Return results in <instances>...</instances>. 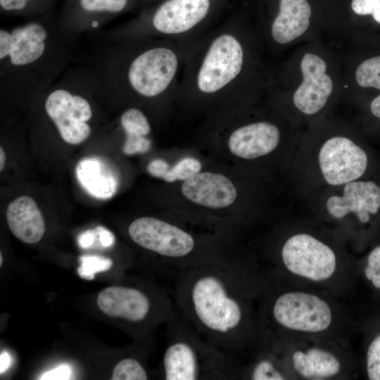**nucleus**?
Wrapping results in <instances>:
<instances>
[{"instance_id": "nucleus-31", "label": "nucleus", "mask_w": 380, "mask_h": 380, "mask_svg": "<svg viewBox=\"0 0 380 380\" xmlns=\"http://www.w3.org/2000/svg\"><path fill=\"white\" fill-rule=\"evenodd\" d=\"M40 0H0L1 11L9 14H23L33 9Z\"/></svg>"}, {"instance_id": "nucleus-11", "label": "nucleus", "mask_w": 380, "mask_h": 380, "mask_svg": "<svg viewBox=\"0 0 380 380\" xmlns=\"http://www.w3.org/2000/svg\"><path fill=\"white\" fill-rule=\"evenodd\" d=\"M341 1L327 7L324 38L335 48L380 41V0Z\"/></svg>"}, {"instance_id": "nucleus-23", "label": "nucleus", "mask_w": 380, "mask_h": 380, "mask_svg": "<svg viewBox=\"0 0 380 380\" xmlns=\"http://www.w3.org/2000/svg\"><path fill=\"white\" fill-rule=\"evenodd\" d=\"M292 360L296 371L309 379L331 377L341 369L340 362L334 354L318 348L297 350L293 354Z\"/></svg>"}, {"instance_id": "nucleus-27", "label": "nucleus", "mask_w": 380, "mask_h": 380, "mask_svg": "<svg viewBox=\"0 0 380 380\" xmlns=\"http://www.w3.org/2000/svg\"><path fill=\"white\" fill-rule=\"evenodd\" d=\"M201 163L193 158H185L170 169L163 177L166 182H172L177 179L186 180L199 172Z\"/></svg>"}, {"instance_id": "nucleus-34", "label": "nucleus", "mask_w": 380, "mask_h": 380, "mask_svg": "<svg viewBox=\"0 0 380 380\" xmlns=\"http://www.w3.org/2000/svg\"><path fill=\"white\" fill-rule=\"evenodd\" d=\"M147 169L151 175L162 179L170 170L168 164L161 159H155L152 160L148 164Z\"/></svg>"}, {"instance_id": "nucleus-2", "label": "nucleus", "mask_w": 380, "mask_h": 380, "mask_svg": "<svg viewBox=\"0 0 380 380\" xmlns=\"http://www.w3.org/2000/svg\"><path fill=\"white\" fill-rule=\"evenodd\" d=\"M173 273L176 308L209 343L238 361L250 333L243 270L225 258Z\"/></svg>"}, {"instance_id": "nucleus-5", "label": "nucleus", "mask_w": 380, "mask_h": 380, "mask_svg": "<svg viewBox=\"0 0 380 380\" xmlns=\"http://www.w3.org/2000/svg\"><path fill=\"white\" fill-rule=\"evenodd\" d=\"M303 117H315L343 96L338 50L324 37L302 44L273 64L265 95Z\"/></svg>"}, {"instance_id": "nucleus-7", "label": "nucleus", "mask_w": 380, "mask_h": 380, "mask_svg": "<svg viewBox=\"0 0 380 380\" xmlns=\"http://www.w3.org/2000/svg\"><path fill=\"white\" fill-rule=\"evenodd\" d=\"M253 23L270 59L282 58L295 47L324 37L326 15L312 0H273Z\"/></svg>"}, {"instance_id": "nucleus-26", "label": "nucleus", "mask_w": 380, "mask_h": 380, "mask_svg": "<svg viewBox=\"0 0 380 380\" xmlns=\"http://www.w3.org/2000/svg\"><path fill=\"white\" fill-rule=\"evenodd\" d=\"M78 275L84 279L92 280L98 272L108 271L113 266L111 259L100 255H84L80 258Z\"/></svg>"}, {"instance_id": "nucleus-3", "label": "nucleus", "mask_w": 380, "mask_h": 380, "mask_svg": "<svg viewBox=\"0 0 380 380\" xmlns=\"http://www.w3.org/2000/svg\"><path fill=\"white\" fill-rule=\"evenodd\" d=\"M112 41L110 53L94 71L102 89L147 101L177 96L186 58L194 42L154 38Z\"/></svg>"}, {"instance_id": "nucleus-17", "label": "nucleus", "mask_w": 380, "mask_h": 380, "mask_svg": "<svg viewBox=\"0 0 380 380\" xmlns=\"http://www.w3.org/2000/svg\"><path fill=\"white\" fill-rule=\"evenodd\" d=\"M326 207L334 218L341 219L352 213L360 222L368 224L380 214V184L372 180L348 182L343 196H331Z\"/></svg>"}, {"instance_id": "nucleus-22", "label": "nucleus", "mask_w": 380, "mask_h": 380, "mask_svg": "<svg viewBox=\"0 0 380 380\" xmlns=\"http://www.w3.org/2000/svg\"><path fill=\"white\" fill-rule=\"evenodd\" d=\"M75 175L82 188L92 197L109 199L117 191L116 175L100 158L88 157L81 160L76 166Z\"/></svg>"}, {"instance_id": "nucleus-39", "label": "nucleus", "mask_w": 380, "mask_h": 380, "mask_svg": "<svg viewBox=\"0 0 380 380\" xmlns=\"http://www.w3.org/2000/svg\"><path fill=\"white\" fill-rule=\"evenodd\" d=\"M372 282L373 285L376 288L380 289V271L378 272L372 279Z\"/></svg>"}, {"instance_id": "nucleus-10", "label": "nucleus", "mask_w": 380, "mask_h": 380, "mask_svg": "<svg viewBox=\"0 0 380 380\" xmlns=\"http://www.w3.org/2000/svg\"><path fill=\"white\" fill-rule=\"evenodd\" d=\"M128 234L138 246L169 260L172 272L220 261L198 251L197 240L191 234L156 217H142L134 220L128 227Z\"/></svg>"}, {"instance_id": "nucleus-33", "label": "nucleus", "mask_w": 380, "mask_h": 380, "mask_svg": "<svg viewBox=\"0 0 380 380\" xmlns=\"http://www.w3.org/2000/svg\"><path fill=\"white\" fill-rule=\"evenodd\" d=\"M72 375L71 367L66 365H61L44 373L39 379L42 380H67Z\"/></svg>"}, {"instance_id": "nucleus-35", "label": "nucleus", "mask_w": 380, "mask_h": 380, "mask_svg": "<svg viewBox=\"0 0 380 380\" xmlns=\"http://www.w3.org/2000/svg\"><path fill=\"white\" fill-rule=\"evenodd\" d=\"M95 229L101 246L109 248L113 246L115 237L112 232L103 226H97Z\"/></svg>"}, {"instance_id": "nucleus-1", "label": "nucleus", "mask_w": 380, "mask_h": 380, "mask_svg": "<svg viewBox=\"0 0 380 380\" xmlns=\"http://www.w3.org/2000/svg\"><path fill=\"white\" fill-rule=\"evenodd\" d=\"M272 67L253 23L234 19L194 43L177 96L249 103L266 95Z\"/></svg>"}, {"instance_id": "nucleus-32", "label": "nucleus", "mask_w": 380, "mask_h": 380, "mask_svg": "<svg viewBox=\"0 0 380 380\" xmlns=\"http://www.w3.org/2000/svg\"><path fill=\"white\" fill-rule=\"evenodd\" d=\"M380 271V246L373 248L367 256V265L365 270V277L372 280L373 277Z\"/></svg>"}, {"instance_id": "nucleus-38", "label": "nucleus", "mask_w": 380, "mask_h": 380, "mask_svg": "<svg viewBox=\"0 0 380 380\" xmlns=\"http://www.w3.org/2000/svg\"><path fill=\"white\" fill-rule=\"evenodd\" d=\"M6 163V154L2 146L0 147V170L2 171Z\"/></svg>"}, {"instance_id": "nucleus-14", "label": "nucleus", "mask_w": 380, "mask_h": 380, "mask_svg": "<svg viewBox=\"0 0 380 380\" xmlns=\"http://www.w3.org/2000/svg\"><path fill=\"white\" fill-rule=\"evenodd\" d=\"M281 256L289 272L315 281L329 279L336 267L333 250L307 234H298L288 239L282 247Z\"/></svg>"}, {"instance_id": "nucleus-16", "label": "nucleus", "mask_w": 380, "mask_h": 380, "mask_svg": "<svg viewBox=\"0 0 380 380\" xmlns=\"http://www.w3.org/2000/svg\"><path fill=\"white\" fill-rule=\"evenodd\" d=\"M97 304L108 316L120 318L132 324L146 321L153 311L170 315L175 308L170 300L154 303L143 290L129 286L106 288L99 294Z\"/></svg>"}, {"instance_id": "nucleus-37", "label": "nucleus", "mask_w": 380, "mask_h": 380, "mask_svg": "<svg viewBox=\"0 0 380 380\" xmlns=\"http://www.w3.org/2000/svg\"><path fill=\"white\" fill-rule=\"evenodd\" d=\"M12 362L11 357L10 354L4 351L0 355V373L2 374L3 373H5L9 367L11 366Z\"/></svg>"}, {"instance_id": "nucleus-19", "label": "nucleus", "mask_w": 380, "mask_h": 380, "mask_svg": "<svg viewBox=\"0 0 380 380\" xmlns=\"http://www.w3.org/2000/svg\"><path fill=\"white\" fill-rule=\"evenodd\" d=\"M181 189L189 201L212 209L229 207L237 196L236 189L229 178L210 172H198L184 180Z\"/></svg>"}, {"instance_id": "nucleus-21", "label": "nucleus", "mask_w": 380, "mask_h": 380, "mask_svg": "<svg viewBox=\"0 0 380 380\" xmlns=\"http://www.w3.org/2000/svg\"><path fill=\"white\" fill-rule=\"evenodd\" d=\"M130 0H77V15L63 21L60 26L68 34L75 36L99 28L109 16L127 8Z\"/></svg>"}, {"instance_id": "nucleus-36", "label": "nucleus", "mask_w": 380, "mask_h": 380, "mask_svg": "<svg viewBox=\"0 0 380 380\" xmlns=\"http://www.w3.org/2000/svg\"><path fill=\"white\" fill-rule=\"evenodd\" d=\"M96 236V229L86 230L78 236L77 239V244L81 248H89L94 244Z\"/></svg>"}, {"instance_id": "nucleus-25", "label": "nucleus", "mask_w": 380, "mask_h": 380, "mask_svg": "<svg viewBox=\"0 0 380 380\" xmlns=\"http://www.w3.org/2000/svg\"><path fill=\"white\" fill-rule=\"evenodd\" d=\"M147 372L139 360L133 357L120 360L114 367L112 380H146Z\"/></svg>"}, {"instance_id": "nucleus-6", "label": "nucleus", "mask_w": 380, "mask_h": 380, "mask_svg": "<svg viewBox=\"0 0 380 380\" xmlns=\"http://www.w3.org/2000/svg\"><path fill=\"white\" fill-rule=\"evenodd\" d=\"M167 322L168 339L162 360L163 379L237 378L238 361L209 343L175 305Z\"/></svg>"}, {"instance_id": "nucleus-20", "label": "nucleus", "mask_w": 380, "mask_h": 380, "mask_svg": "<svg viewBox=\"0 0 380 380\" xmlns=\"http://www.w3.org/2000/svg\"><path fill=\"white\" fill-rule=\"evenodd\" d=\"M6 220L13 234L26 243L39 242L45 232L42 214L33 198L22 196L11 202Z\"/></svg>"}, {"instance_id": "nucleus-24", "label": "nucleus", "mask_w": 380, "mask_h": 380, "mask_svg": "<svg viewBox=\"0 0 380 380\" xmlns=\"http://www.w3.org/2000/svg\"><path fill=\"white\" fill-rule=\"evenodd\" d=\"M245 376L253 380H283L284 375L280 372L271 357H262L252 364L248 370L239 373V377Z\"/></svg>"}, {"instance_id": "nucleus-4", "label": "nucleus", "mask_w": 380, "mask_h": 380, "mask_svg": "<svg viewBox=\"0 0 380 380\" xmlns=\"http://www.w3.org/2000/svg\"><path fill=\"white\" fill-rule=\"evenodd\" d=\"M40 20L0 30V89L7 94H44L65 72L72 37Z\"/></svg>"}, {"instance_id": "nucleus-30", "label": "nucleus", "mask_w": 380, "mask_h": 380, "mask_svg": "<svg viewBox=\"0 0 380 380\" xmlns=\"http://www.w3.org/2000/svg\"><path fill=\"white\" fill-rule=\"evenodd\" d=\"M125 141L123 152L125 154L143 153L150 149L151 141L147 137L148 136L134 135L127 132H125Z\"/></svg>"}, {"instance_id": "nucleus-40", "label": "nucleus", "mask_w": 380, "mask_h": 380, "mask_svg": "<svg viewBox=\"0 0 380 380\" xmlns=\"http://www.w3.org/2000/svg\"><path fill=\"white\" fill-rule=\"evenodd\" d=\"M2 260H3V258H2V254L1 253V254H0V265H2Z\"/></svg>"}, {"instance_id": "nucleus-15", "label": "nucleus", "mask_w": 380, "mask_h": 380, "mask_svg": "<svg viewBox=\"0 0 380 380\" xmlns=\"http://www.w3.org/2000/svg\"><path fill=\"white\" fill-rule=\"evenodd\" d=\"M369 156L360 145L341 134L328 138L319 153V164L326 182L336 186L362 177L369 165Z\"/></svg>"}, {"instance_id": "nucleus-13", "label": "nucleus", "mask_w": 380, "mask_h": 380, "mask_svg": "<svg viewBox=\"0 0 380 380\" xmlns=\"http://www.w3.org/2000/svg\"><path fill=\"white\" fill-rule=\"evenodd\" d=\"M270 310L274 322L298 331L321 332L330 326L332 320L328 303L306 292H287L278 296Z\"/></svg>"}, {"instance_id": "nucleus-8", "label": "nucleus", "mask_w": 380, "mask_h": 380, "mask_svg": "<svg viewBox=\"0 0 380 380\" xmlns=\"http://www.w3.org/2000/svg\"><path fill=\"white\" fill-rule=\"evenodd\" d=\"M213 0H164L152 12L108 36L111 40L154 38L194 43L210 30Z\"/></svg>"}, {"instance_id": "nucleus-18", "label": "nucleus", "mask_w": 380, "mask_h": 380, "mask_svg": "<svg viewBox=\"0 0 380 380\" xmlns=\"http://www.w3.org/2000/svg\"><path fill=\"white\" fill-rule=\"evenodd\" d=\"M281 138V127L276 122L258 120L243 123L229 133L228 148L234 156L255 159L273 151Z\"/></svg>"}, {"instance_id": "nucleus-29", "label": "nucleus", "mask_w": 380, "mask_h": 380, "mask_svg": "<svg viewBox=\"0 0 380 380\" xmlns=\"http://www.w3.org/2000/svg\"><path fill=\"white\" fill-rule=\"evenodd\" d=\"M367 372L369 379L380 380V335L369 346L367 352Z\"/></svg>"}, {"instance_id": "nucleus-9", "label": "nucleus", "mask_w": 380, "mask_h": 380, "mask_svg": "<svg viewBox=\"0 0 380 380\" xmlns=\"http://www.w3.org/2000/svg\"><path fill=\"white\" fill-rule=\"evenodd\" d=\"M97 84L93 70H75L63 73L44 93L45 113L65 142L78 145L90 137L94 111L89 93Z\"/></svg>"}, {"instance_id": "nucleus-28", "label": "nucleus", "mask_w": 380, "mask_h": 380, "mask_svg": "<svg viewBox=\"0 0 380 380\" xmlns=\"http://www.w3.org/2000/svg\"><path fill=\"white\" fill-rule=\"evenodd\" d=\"M365 125L370 130L380 132V93L360 104Z\"/></svg>"}, {"instance_id": "nucleus-12", "label": "nucleus", "mask_w": 380, "mask_h": 380, "mask_svg": "<svg viewBox=\"0 0 380 380\" xmlns=\"http://www.w3.org/2000/svg\"><path fill=\"white\" fill-rule=\"evenodd\" d=\"M343 69V98L362 104L380 93V41L336 48Z\"/></svg>"}]
</instances>
